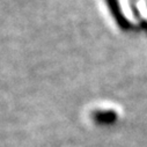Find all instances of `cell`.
<instances>
[{"mask_svg":"<svg viewBox=\"0 0 147 147\" xmlns=\"http://www.w3.org/2000/svg\"><path fill=\"white\" fill-rule=\"evenodd\" d=\"M86 118L96 126H111L124 117V108L111 100H98L86 108Z\"/></svg>","mask_w":147,"mask_h":147,"instance_id":"cell-1","label":"cell"},{"mask_svg":"<svg viewBox=\"0 0 147 147\" xmlns=\"http://www.w3.org/2000/svg\"><path fill=\"white\" fill-rule=\"evenodd\" d=\"M104 3L117 27L124 30H136L142 27L136 3H131V0H103Z\"/></svg>","mask_w":147,"mask_h":147,"instance_id":"cell-2","label":"cell"}]
</instances>
